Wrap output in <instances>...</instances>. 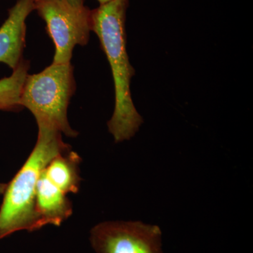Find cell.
Wrapping results in <instances>:
<instances>
[{
  "instance_id": "6da1fadb",
  "label": "cell",
  "mask_w": 253,
  "mask_h": 253,
  "mask_svg": "<svg viewBox=\"0 0 253 253\" xmlns=\"http://www.w3.org/2000/svg\"><path fill=\"white\" fill-rule=\"evenodd\" d=\"M129 0H111L91 10V31L99 38L112 70L115 109L108 127L116 143L129 140L143 122L130 91L134 70L126 51V21Z\"/></svg>"
},
{
  "instance_id": "7a4b0ae2",
  "label": "cell",
  "mask_w": 253,
  "mask_h": 253,
  "mask_svg": "<svg viewBox=\"0 0 253 253\" xmlns=\"http://www.w3.org/2000/svg\"><path fill=\"white\" fill-rule=\"evenodd\" d=\"M71 149L62 134L47 126H38L36 146L27 161L6 184L0 206V240L20 231L41 229L36 210L37 183L49 161L60 153Z\"/></svg>"
},
{
  "instance_id": "3957f363",
  "label": "cell",
  "mask_w": 253,
  "mask_h": 253,
  "mask_svg": "<svg viewBox=\"0 0 253 253\" xmlns=\"http://www.w3.org/2000/svg\"><path fill=\"white\" fill-rule=\"evenodd\" d=\"M71 62L52 63L41 72L26 76L20 104L29 110L38 126H47L69 137L78 133L70 126L68 108L76 91Z\"/></svg>"
},
{
  "instance_id": "277c9868",
  "label": "cell",
  "mask_w": 253,
  "mask_h": 253,
  "mask_svg": "<svg viewBox=\"0 0 253 253\" xmlns=\"http://www.w3.org/2000/svg\"><path fill=\"white\" fill-rule=\"evenodd\" d=\"M36 10L54 42L52 63L71 62L75 46L86 45L89 41L91 10L84 5L75 7L63 0H36Z\"/></svg>"
},
{
  "instance_id": "5b68a950",
  "label": "cell",
  "mask_w": 253,
  "mask_h": 253,
  "mask_svg": "<svg viewBox=\"0 0 253 253\" xmlns=\"http://www.w3.org/2000/svg\"><path fill=\"white\" fill-rule=\"evenodd\" d=\"M96 253H163L162 231L140 221H106L91 229Z\"/></svg>"
},
{
  "instance_id": "8992f818",
  "label": "cell",
  "mask_w": 253,
  "mask_h": 253,
  "mask_svg": "<svg viewBox=\"0 0 253 253\" xmlns=\"http://www.w3.org/2000/svg\"><path fill=\"white\" fill-rule=\"evenodd\" d=\"M36 0H17L0 27V63L14 70L23 59L26 19L36 10Z\"/></svg>"
},
{
  "instance_id": "52a82bcc",
  "label": "cell",
  "mask_w": 253,
  "mask_h": 253,
  "mask_svg": "<svg viewBox=\"0 0 253 253\" xmlns=\"http://www.w3.org/2000/svg\"><path fill=\"white\" fill-rule=\"evenodd\" d=\"M36 210L42 226H60L73 213L67 195L53 184L43 171L37 183Z\"/></svg>"
},
{
  "instance_id": "ba28073f",
  "label": "cell",
  "mask_w": 253,
  "mask_h": 253,
  "mask_svg": "<svg viewBox=\"0 0 253 253\" xmlns=\"http://www.w3.org/2000/svg\"><path fill=\"white\" fill-rule=\"evenodd\" d=\"M81 163L79 155L71 149L68 150L53 158L43 169V172L64 194H76L81 186Z\"/></svg>"
},
{
  "instance_id": "9c48e42d",
  "label": "cell",
  "mask_w": 253,
  "mask_h": 253,
  "mask_svg": "<svg viewBox=\"0 0 253 253\" xmlns=\"http://www.w3.org/2000/svg\"><path fill=\"white\" fill-rule=\"evenodd\" d=\"M30 69V61L22 59L9 77L0 80V111L18 112L23 109L20 96Z\"/></svg>"
},
{
  "instance_id": "30bf717a",
  "label": "cell",
  "mask_w": 253,
  "mask_h": 253,
  "mask_svg": "<svg viewBox=\"0 0 253 253\" xmlns=\"http://www.w3.org/2000/svg\"><path fill=\"white\" fill-rule=\"evenodd\" d=\"M63 1L67 2L68 4L75 7H81L84 6V1L83 0H63Z\"/></svg>"
},
{
  "instance_id": "8fae6325",
  "label": "cell",
  "mask_w": 253,
  "mask_h": 253,
  "mask_svg": "<svg viewBox=\"0 0 253 253\" xmlns=\"http://www.w3.org/2000/svg\"><path fill=\"white\" fill-rule=\"evenodd\" d=\"M6 184H4V183L1 182L0 181V194H4L5 189H6Z\"/></svg>"
},
{
  "instance_id": "7c38bea8",
  "label": "cell",
  "mask_w": 253,
  "mask_h": 253,
  "mask_svg": "<svg viewBox=\"0 0 253 253\" xmlns=\"http://www.w3.org/2000/svg\"><path fill=\"white\" fill-rule=\"evenodd\" d=\"M96 1H99L100 4H103L108 2V1H111V0H96Z\"/></svg>"
}]
</instances>
